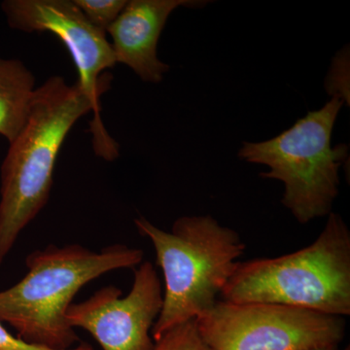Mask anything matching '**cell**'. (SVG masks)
Listing matches in <instances>:
<instances>
[{
  "instance_id": "1",
  "label": "cell",
  "mask_w": 350,
  "mask_h": 350,
  "mask_svg": "<svg viewBox=\"0 0 350 350\" xmlns=\"http://www.w3.org/2000/svg\"><path fill=\"white\" fill-rule=\"evenodd\" d=\"M144 258L142 250L119 243L98 252L80 244L33 251L25 259L27 275L0 291V322L25 342L70 349L79 340L66 312L78 292L110 271L137 268Z\"/></svg>"
},
{
  "instance_id": "2",
  "label": "cell",
  "mask_w": 350,
  "mask_h": 350,
  "mask_svg": "<svg viewBox=\"0 0 350 350\" xmlns=\"http://www.w3.org/2000/svg\"><path fill=\"white\" fill-rule=\"evenodd\" d=\"M89 112L91 103L77 83L52 76L36 88L29 120L0 170V265L47 204L59 150L76 122Z\"/></svg>"
},
{
  "instance_id": "3",
  "label": "cell",
  "mask_w": 350,
  "mask_h": 350,
  "mask_svg": "<svg viewBox=\"0 0 350 350\" xmlns=\"http://www.w3.org/2000/svg\"><path fill=\"white\" fill-rule=\"evenodd\" d=\"M135 225L153 244L165 280L162 310L151 333L155 342L213 308L246 246L238 232L211 215L181 216L170 232L142 216Z\"/></svg>"
},
{
  "instance_id": "4",
  "label": "cell",
  "mask_w": 350,
  "mask_h": 350,
  "mask_svg": "<svg viewBox=\"0 0 350 350\" xmlns=\"http://www.w3.org/2000/svg\"><path fill=\"white\" fill-rule=\"evenodd\" d=\"M236 304H276L324 314L350 315V231L331 213L317 239L275 258L239 262L221 292Z\"/></svg>"
},
{
  "instance_id": "5",
  "label": "cell",
  "mask_w": 350,
  "mask_h": 350,
  "mask_svg": "<svg viewBox=\"0 0 350 350\" xmlns=\"http://www.w3.org/2000/svg\"><path fill=\"white\" fill-rule=\"evenodd\" d=\"M344 105L331 98L280 135L243 142L239 149L241 160L269 167L260 176L282 182V204L301 224L328 216L340 193V170L349 159V146H332V133Z\"/></svg>"
},
{
  "instance_id": "6",
  "label": "cell",
  "mask_w": 350,
  "mask_h": 350,
  "mask_svg": "<svg viewBox=\"0 0 350 350\" xmlns=\"http://www.w3.org/2000/svg\"><path fill=\"white\" fill-rule=\"evenodd\" d=\"M213 350H338L344 317L276 304L218 301L196 319Z\"/></svg>"
},
{
  "instance_id": "7",
  "label": "cell",
  "mask_w": 350,
  "mask_h": 350,
  "mask_svg": "<svg viewBox=\"0 0 350 350\" xmlns=\"http://www.w3.org/2000/svg\"><path fill=\"white\" fill-rule=\"evenodd\" d=\"M7 23L25 32H50L66 46L77 68V84L92 105L94 153L105 161L119 157V144L103 125L100 96L109 81L103 76L117 64L107 33L88 22L73 0H5L1 3Z\"/></svg>"
},
{
  "instance_id": "8",
  "label": "cell",
  "mask_w": 350,
  "mask_h": 350,
  "mask_svg": "<svg viewBox=\"0 0 350 350\" xmlns=\"http://www.w3.org/2000/svg\"><path fill=\"white\" fill-rule=\"evenodd\" d=\"M114 285L100 288L87 300L72 304L66 319L93 336L103 350H153L152 329L163 308V287L153 264L133 269L130 293Z\"/></svg>"
},
{
  "instance_id": "9",
  "label": "cell",
  "mask_w": 350,
  "mask_h": 350,
  "mask_svg": "<svg viewBox=\"0 0 350 350\" xmlns=\"http://www.w3.org/2000/svg\"><path fill=\"white\" fill-rule=\"evenodd\" d=\"M196 0H131L107 29L117 63L125 64L142 81L160 83L170 70L158 57V43L170 14L181 6H199Z\"/></svg>"
},
{
  "instance_id": "10",
  "label": "cell",
  "mask_w": 350,
  "mask_h": 350,
  "mask_svg": "<svg viewBox=\"0 0 350 350\" xmlns=\"http://www.w3.org/2000/svg\"><path fill=\"white\" fill-rule=\"evenodd\" d=\"M36 90V78L22 62L0 57V135L9 144L29 120Z\"/></svg>"
},
{
  "instance_id": "11",
  "label": "cell",
  "mask_w": 350,
  "mask_h": 350,
  "mask_svg": "<svg viewBox=\"0 0 350 350\" xmlns=\"http://www.w3.org/2000/svg\"><path fill=\"white\" fill-rule=\"evenodd\" d=\"M153 350H213L200 335L196 319L170 329L155 340Z\"/></svg>"
},
{
  "instance_id": "12",
  "label": "cell",
  "mask_w": 350,
  "mask_h": 350,
  "mask_svg": "<svg viewBox=\"0 0 350 350\" xmlns=\"http://www.w3.org/2000/svg\"><path fill=\"white\" fill-rule=\"evenodd\" d=\"M88 22L107 33L110 25L119 17L126 0H73Z\"/></svg>"
},
{
  "instance_id": "13",
  "label": "cell",
  "mask_w": 350,
  "mask_h": 350,
  "mask_svg": "<svg viewBox=\"0 0 350 350\" xmlns=\"http://www.w3.org/2000/svg\"><path fill=\"white\" fill-rule=\"evenodd\" d=\"M327 93L349 105V49L345 46L334 57L326 78Z\"/></svg>"
}]
</instances>
